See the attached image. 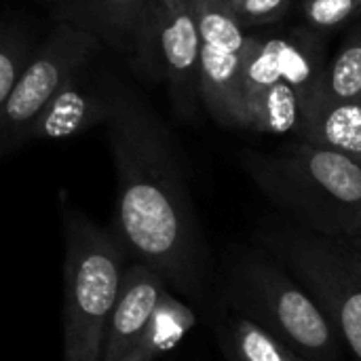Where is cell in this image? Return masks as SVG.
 <instances>
[{
  "label": "cell",
  "instance_id": "cell-2",
  "mask_svg": "<svg viewBox=\"0 0 361 361\" xmlns=\"http://www.w3.org/2000/svg\"><path fill=\"white\" fill-rule=\"evenodd\" d=\"M243 165L292 224L336 241L361 231V165L353 159L300 140L273 154H247Z\"/></svg>",
  "mask_w": 361,
  "mask_h": 361
},
{
  "label": "cell",
  "instance_id": "cell-22",
  "mask_svg": "<svg viewBox=\"0 0 361 361\" xmlns=\"http://www.w3.org/2000/svg\"><path fill=\"white\" fill-rule=\"evenodd\" d=\"M121 361H154V360H146V357H140V355H135V353H129L127 357H123Z\"/></svg>",
  "mask_w": 361,
  "mask_h": 361
},
{
  "label": "cell",
  "instance_id": "cell-18",
  "mask_svg": "<svg viewBox=\"0 0 361 361\" xmlns=\"http://www.w3.org/2000/svg\"><path fill=\"white\" fill-rule=\"evenodd\" d=\"M361 13V0H305V15L315 27H334Z\"/></svg>",
  "mask_w": 361,
  "mask_h": 361
},
{
  "label": "cell",
  "instance_id": "cell-9",
  "mask_svg": "<svg viewBox=\"0 0 361 361\" xmlns=\"http://www.w3.org/2000/svg\"><path fill=\"white\" fill-rule=\"evenodd\" d=\"M199 95L214 121L245 127L243 61L245 27L224 0H199Z\"/></svg>",
  "mask_w": 361,
  "mask_h": 361
},
{
  "label": "cell",
  "instance_id": "cell-7",
  "mask_svg": "<svg viewBox=\"0 0 361 361\" xmlns=\"http://www.w3.org/2000/svg\"><path fill=\"white\" fill-rule=\"evenodd\" d=\"M199 47V0H146L129 63L167 87L182 118H195L201 104Z\"/></svg>",
  "mask_w": 361,
  "mask_h": 361
},
{
  "label": "cell",
  "instance_id": "cell-5",
  "mask_svg": "<svg viewBox=\"0 0 361 361\" xmlns=\"http://www.w3.org/2000/svg\"><path fill=\"white\" fill-rule=\"evenodd\" d=\"M322 44L307 32L279 38L247 36L243 61L245 127L296 135L309 123L324 87Z\"/></svg>",
  "mask_w": 361,
  "mask_h": 361
},
{
  "label": "cell",
  "instance_id": "cell-8",
  "mask_svg": "<svg viewBox=\"0 0 361 361\" xmlns=\"http://www.w3.org/2000/svg\"><path fill=\"white\" fill-rule=\"evenodd\" d=\"M102 42L72 25L55 23L34 49L8 97L0 106V157L27 142L30 129L55 91L87 66Z\"/></svg>",
  "mask_w": 361,
  "mask_h": 361
},
{
  "label": "cell",
  "instance_id": "cell-21",
  "mask_svg": "<svg viewBox=\"0 0 361 361\" xmlns=\"http://www.w3.org/2000/svg\"><path fill=\"white\" fill-rule=\"evenodd\" d=\"M345 243H349V245H353V247H357L361 252V231L353 237V239H349V241H345Z\"/></svg>",
  "mask_w": 361,
  "mask_h": 361
},
{
  "label": "cell",
  "instance_id": "cell-20",
  "mask_svg": "<svg viewBox=\"0 0 361 361\" xmlns=\"http://www.w3.org/2000/svg\"><path fill=\"white\" fill-rule=\"evenodd\" d=\"M332 245H334V250H336V254L341 256V260H343V264L347 267V271L357 279L361 283V252L357 247H353V245H349V243H345V241H336V239H332Z\"/></svg>",
  "mask_w": 361,
  "mask_h": 361
},
{
  "label": "cell",
  "instance_id": "cell-12",
  "mask_svg": "<svg viewBox=\"0 0 361 361\" xmlns=\"http://www.w3.org/2000/svg\"><path fill=\"white\" fill-rule=\"evenodd\" d=\"M55 19L95 36L127 59L133 51L146 0H38Z\"/></svg>",
  "mask_w": 361,
  "mask_h": 361
},
{
  "label": "cell",
  "instance_id": "cell-1",
  "mask_svg": "<svg viewBox=\"0 0 361 361\" xmlns=\"http://www.w3.org/2000/svg\"><path fill=\"white\" fill-rule=\"evenodd\" d=\"M116 169V231L129 260L150 267L171 292L203 305L212 260L171 137L127 85L106 123Z\"/></svg>",
  "mask_w": 361,
  "mask_h": 361
},
{
  "label": "cell",
  "instance_id": "cell-11",
  "mask_svg": "<svg viewBox=\"0 0 361 361\" xmlns=\"http://www.w3.org/2000/svg\"><path fill=\"white\" fill-rule=\"evenodd\" d=\"M167 290V283L150 267L129 260L110 315L102 361H121L135 349Z\"/></svg>",
  "mask_w": 361,
  "mask_h": 361
},
{
  "label": "cell",
  "instance_id": "cell-4",
  "mask_svg": "<svg viewBox=\"0 0 361 361\" xmlns=\"http://www.w3.org/2000/svg\"><path fill=\"white\" fill-rule=\"evenodd\" d=\"M63 361H102L129 256L118 237L63 203Z\"/></svg>",
  "mask_w": 361,
  "mask_h": 361
},
{
  "label": "cell",
  "instance_id": "cell-13",
  "mask_svg": "<svg viewBox=\"0 0 361 361\" xmlns=\"http://www.w3.org/2000/svg\"><path fill=\"white\" fill-rule=\"evenodd\" d=\"M212 319L218 347L226 361H309L222 300L216 302Z\"/></svg>",
  "mask_w": 361,
  "mask_h": 361
},
{
  "label": "cell",
  "instance_id": "cell-10",
  "mask_svg": "<svg viewBox=\"0 0 361 361\" xmlns=\"http://www.w3.org/2000/svg\"><path fill=\"white\" fill-rule=\"evenodd\" d=\"M91 61L55 91L27 140H68L110 121L123 80L108 70L91 68Z\"/></svg>",
  "mask_w": 361,
  "mask_h": 361
},
{
  "label": "cell",
  "instance_id": "cell-6",
  "mask_svg": "<svg viewBox=\"0 0 361 361\" xmlns=\"http://www.w3.org/2000/svg\"><path fill=\"white\" fill-rule=\"evenodd\" d=\"M258 245L269 250L313 296L349 361H361V283L347 271L332 239L313 235L290 220L264 222Z\"/></svg>",
  "mask_w": 361,
  "mask_h": 361
},
{
  "label": "cell",
  "instance_id": "cell-3",
  "mask_svg": "<svg viewBox=\"0 0 361 361\" xmlns=\"http://www.w3.org/2000/svg\"><path fill=\"white\" fill-rule=\"evenodd\" d=\"M218 300L305 360L349 361L319 305L262 245L237 250L224 260Z\"/></svg>",
  "mask_w": 361,
  "mask_h": 361
},
{
  "label": "cell",
  "instance_id": "cell-15",
  "mask_svg": "<svg viewBox=\"0 0 361 361\" xmlns=\"http://www.w3.org/2000/svg\"><path fill=\"white\" fill-rule=\"evenodd\" d=\"M195 326H197L195 309L186 300L178 298L171 290H167L161 296L144 336L140 338V343L131 353L146 360L159 361V357L173 351Z\"/></svg>",
  "mask_w": 361,
  "mask_h": 361
},
{
  "label": "cell",
  "instance_id": "cell-14",
  "mask_svg": "<svg viewBox=\"0 0 361 361\" xmlns=\"http://www.w3.org/2000/svg\"><path fill=\"white\" fill-rule=\"evenodd\" d=\"M300 140L332 148L361 165V102L332 99L322 91Z\"/></svg>",
  "mask_w": 361,
  "mask_h": 361
},
{
  "label": "cell",
  "instance_id": "cell-16",
  "mask_svg": "<svg viewBox=\"0 0 361 361\" xmlns=\"http://www.w3.org/2000/svg\"><path fill=\"white\" fill-rule=\"evenodd\" d=\"M324 95L341 102H361V32L343 44L338 55L326 66Z\"/></svg>",
  "mask_w": 361,
  "mask_h": 361
},
{
  "label": "cell",
  "instance_id": "cell-19",
  "mask_svg": "<svg viewBox=\"0 0 361 361\" xmlns=\"http://www.w3.org/2000/svg\"><path fill=\"white\" fill-rule=\"evenodd\" d=\"M224 2L233 13V17L243 27L275 21L286 13L290 4V0H224Z\"/></svg>",
  "mask_w": 361,
  "mask_h": 361
},
{
  "label": "cell",
  "instance_id": "cell-17",
  "mask_svg": "<svg viewBox=\"0 0 361 361\" xmlns=\"http://www.w3.org/2000/svg\"><path fill=\"white\" fill-rule=\"evenodd\" d=\"M30 32L17 21H0V106L34 53Z\"/></svg>",
  "mask_w": 361,
  "mask_h": 361
}]
</instances>
